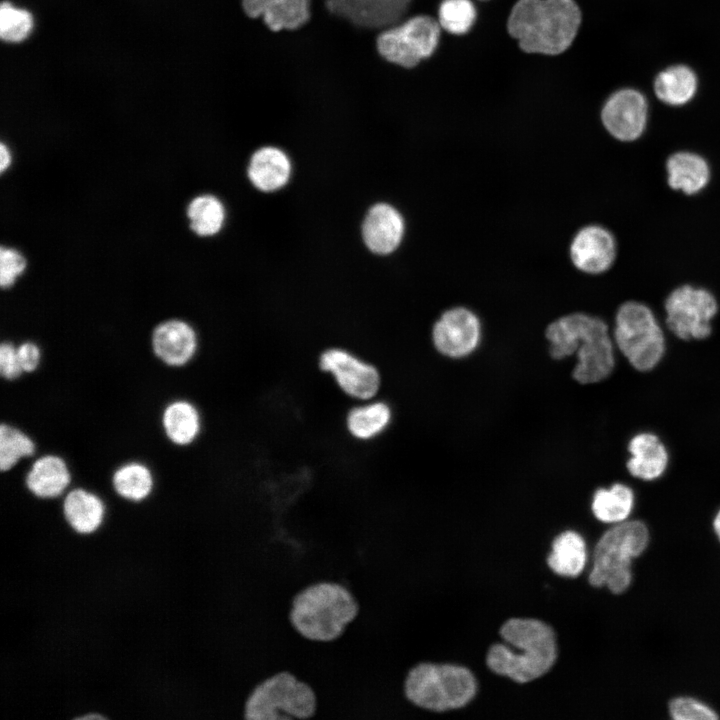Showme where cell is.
<instances>
[{
  "mask_svg": "<svg viewBox=\"0 0 720 720\" xmlns=\"http://www.w3.org/2000/svg\"><path fill=\"white\" fill-rule=\"evenodd\" d=\"M26 259L17 249L1 246L0 248V285L11 287L26 268Z\"/></svg>",
  "mask_w": 720,
  "mask_h": 720,
  "instance_id": "35",
  "label": "cell"
},
{
  "mask_svg": "<svg viewBox=\"0 0 720 720\" xmlns=\"http://www.w3.org/2000/svg\"><path fill=\"white\" fill-rule=\"evenodd\" d=\"M355 596L335 582L307 586L292 599L289 621L305 639L330 642L338 639L359 614Z\"/></svg>",
  "mask_w": 720,
  "mask_h": 720,
  "instance_id": "4",
  "label": "cell"
},
{
  "mask_svg": "<svg viewBox=\"0 0 720 720\" xmlns=\"http://www.w3.org/2000/svg\"><path fill=\"white\" fill-rule=\"evenodd\" d=\"M164 431L173 443L188 445L200 433L201 418L196 407L184 400L170 403L162 415Z\"/></svg>",
  "mask_w": 720,
  "mask_h": 720,
  "instance_id": "26",
  "label": "cell"
},
{
  "mask_svg": "<svg viewBox=\"0 0 720 720\" xmlns=\"http://www.w3.org/2000/svg\"><path fill=\"white\" fill-rule=\"evenodd\" d=\"M481 320L471 307L455 304L442 310L432 327V340L441 354L450 358L469 355L481 338Z\"/></svg>",
  "mask_w": 720,
  "mask_h": 720,
  "instance_id": "12",
  "label": "cell"
},
{
  "mask_svg": "<svg viewBox=\"0 0 720 720\" xmlns=\"http://www.w3.org/2000/svg\"><path fill=\"white\" fill-rule=\"evenodd\" d=\"M501 637L518 652L503 644L488 651V668L517 683H527L546 674L557 658L553 629L536 619L512 618L500 629Z\"/></svg>",
  "mask_w": 720,
  "mask_h": 720,
  "instance_id": "3",
  "label": "cell"
},
{
  "mask_svg": "<svg viewBox=\"0 0 720 720\" xmlns=\"http://www.w3.org/2000/svg\"><path fill=\"white\" fill-rule=\"evenodd\" d=\"M318 363L321 371L329 374L339 389L354 400H369L379 392L381 375L377 367L345 348L324 350Z\"/></svg>",
  "mask_w": 720,
  "mask_h": 720,
  "instance_id": "11",
  "label": "cell"
},
{
  "mask_svg": "<svg viewBox=\"0 0 720 720\" xmlns=\"http://www.w3.org/2000/svg\"><path fill=\"white\" fill-rule=\"evenodd\" d=\"M62 515L78 534L97 531L106 517V506L101 497L83 488L70 490L62 502Z\"/></svg>",
  "mask_w": 720,
  "mask_h": 720,
  "instance_id": "20",
  "label": "cell"
},
{
  "mask_svg": "<svg viewBox=\"0 0 720 720\" xmlns=\"http://www.w3.org/2000/svg\"><path fill=\"white\" fill-rule=\"evenodd\" d=\"M649 542V531L641 521H623L606 531L595 546L589 583L607 586L615 594L625 592L632 581V559Z\"/></svg>",
  "mask_w": 720,
  "mask_h": 720,
  "instance_id": "6",
  "label": "cell"
},
{
  "mask_svg": "<svg viewBox=\"0 0 720 720\" xmlns=\"http://www.w3.org/2000/svg\"><path fill=\"white\" fill-rule=\"evenodd\" d=\"M291 163L287 155L277 147L265 146L254 152L248 166L252 184L263 192L283 187L289 180Z\"/></svg>",
  "mask_w": 720,
  "mask_h": 720,
  "instance_id": "22",
  "label": "cell"
},
{
  "mask_svg": "<svg viewBox=\"0 0 720 720\" xmlns=\"http://www.w3.org/2000/svg\"><path fill=\"white\" fill-rule=\"evenodd\" d=\"M35 444L32 439L21 430L1 424L0 427V468L8 471L23 457L33 455Z\"/></svg>",
  "mask_w": 720,
  "mask_h": 720,
  "instance_id": "31",
  "label": "cell"
},
{
  "mask_svg": "<svg viewBox=\"0 0 720 720\" xmlns=\"http://www.w3.org/2000/svg\"><path fill=\"white\" fill-rule=\"evenodd\" d=\"M614 340L630 364L639 371L654 368L665 350L661 324L646 302H622L614 314Z\"/></svg>",
  "mask_w": 720,
  "mask_h": 720,
  "instance_id": "7",
  "label": "cell"
},
{
  "mask_svg": "<svg viewBox=\"0 0 720 720\" xmlns=\"http://www.w3.org/2000/svg\"><path fill=\"white\" fill-rule=\"evenodd\" d=\"M476 17V8L470 0H443L438 8L441 28L454 35L469 32Z\"/></svg>",
  "mask_w": 720,
  "mask_h": 720,
  "instance_id": "32",
  "label": "cell"
},
{
  "mask_svg": "<svg viewBox=\"0 0 720 720\" xmlns=\"http://www.w3.org/2000/svg\"><path fill=\"white\" fill-rule=\"evenodd\" d=\"M663 307L667 328L682 340L707 338L720 309L711 290L690 283L675 287L665 298Z\"/></svg>",
  "mask_w": 720,
  "mask_h": 720,
  "instance_id": "10",
  "label": "cell"
},
{
  "mask_svg": "<svg viewBox=\"0 0 720 720\" xmlns=\"http://www.w3.org/2000/svg\"><path fill=\"white\" fill-rule=\"evenodd\" d=\"M665 170L669 188L686 196H694L705 190L712 176L707 158L688 149L671 153L666 159Z\"/></svg>",
  "mask_w": 720,
  "mask_h": 720,
  "instance_id": "18",
  "label": "cell"
},
{
  "mask_svg": "<svg viewBox=\"0 0 720 720\" xmlns=\"http://www.w3.org/2000/svg\"><path fill=\"white\" fill-rule=\"evenodd\" d=\"M71 483V474L65 461L55 455L38 458L28 471L25 484L38 499L60 497Z\"/></svg>",
  "mask_w": 720,
  "mask_h": 720,
  "instance_id": "21",
  "label": "cell"
},
{
  "mask_svg": "<svg viewBox=\"0 0 720 720\" xmlns=\"http://www.w3.org/2000/svg\"><path fill=\"white\" fill-rule=\"evenodd\" d=\"M477 692V682L465 667L421 663L409 670L404 694L414 705L444 712L466 706Z\"/></svg>",
  "mask_w": 720,
  "mask_h": 720,
  "instance_id": "5",
  "label": "cell"
},
{
  "mask_svg": "<svg viewBox=\"0 0 720 720\" xmlns=\"http://www.w3.org/2000/svg\"><path fill=\"white\" fill-rule=\"evenodd\" d=\"M191 230L206 237L218 233L225 220V209L215 196L203 194L193 198L186 210Z\"/></svg>",
  "mask_w": 720,
  "mask_h": 720,
  "instance_id": "30",
  "label": "cell"
},
{
  "mask_svg": "<svg viewBox=\"0 0 720 720\" xmlns=\"http://www.w3.org/2000/svg\"><path fill=\"white\" fill-rule=\"evenodd\" d=\"M392 421L390 405L375 398L360 401L345 417L349 435L359 441H370L381 435Z\"/></svg>",
  "mask_w": 720,
  "mask_h": 720,
  "instance_id": "24",
  "label": "cell"
},
{
  "mask_svg": "<svg viewBox=\"0 0 720 720\" xmlns=\"http://www.w3.org/2000/svg\"><path fill=\"white\" fill-rule=\"evenodd\" d=\"M634 506L633 491L624 484L600 488L593 496L592 512L604 523H620L627 519Z\"/></svg>",
  "mask_w": 720,
  "mask_h": 720,
  "instance_id": "28",
  "label": "cell"
},
{
  "mask_svg": "<svg viewBox=\"0 0 720 720\" xmlns=\"http://www.w3.org/2000/svg\"><path fill=\"white\" fill-rule=\"evenodd\" d=\"M17 354L23 372L30 373L38 368L41 352L35 343L30 341L23 342L17 347Z\"/></svg>",
  "mask_w": 720,
  "mask_h": 720,
  "instance_id": "37",
  "label": "cell"
},
{
  "mask_svg": "<svg viewBox=\"0 0 720 720\" xmlns=\"http://www.w3.org/2000/svg\"><path fill=\"white\" fill-rule=\"evenodd\" d=\"M0 372L7 380H13L23 372L17 354V347L11 342H3L0 346Z\"/></svg>",
  "mask_w": 720,
  "mask_h": 720,
  "instance_id": "36",
  "label": "cell"
},
{
  "mask_svg": "<svg viewBox=\"0 0 720 720\" xmlns=\"http://www.w3.org/2000/svg\"><path fill=\"white\" fill-rule=\"evenodd\" d=\"M630 459L627 469L630 474L642 480H654L660 477L668 463V454L660 439L651 433H639L628 446Z\"/></svg>",
  "mask_w": 720,
  "mask_h": 720,
  "instance_id": "23",
  "label": "cell"
},
{
  "mask_svg": "<svg viewBox=\"0 0 720 720\" xmlns=\"http://www.w3.org/2000/svg\"><path fill=\"white\" fill-rule=\"evenodd\" d=\"M581 20L575 0H517L506 26L523 52L556 56L572 45Z\"/></svg>",
  "mask_w": 720,
  "mask_h": 720,
  "instance_id": "2",
  "label": "cell"
},
{
  "mask_svg": "<svg viewBox=\"0 0 720 720\" xmlns=\"http://www.w3.org/2000/svg\"><path fill=\"white\" fill-rule=\"evenodd\" d=\"M34 27L33 15L26 9L3 1L0 7V37L7 43L26 40Z\"/></svg>",
  "mask_w": 720,
  "mask_h": 720,
  "instance_id": "33",
  "label": "cell"
},
{
  "mask_svg": "<svg viewBox=\"0 0 720 720\" xmlns=\"http://www.w3.org/2000/svg\"><path fill=\"white\" fill-rule=\"evenodd\" d=\"M414 0H324L326 10L356 28L379 33L408 18Z\"/></svg>",
  "mask_w": 720,
  "mask_h": 720,
  "instance_id": "13",
  "label": "cell"
},
{
  "mask_svg": "<svg viewBox=\"0 0 720 720\" xmlns=\"http://www.w3.org/2000/svg\"><path fill=\"white\" fill-rule=\"evenodd\" d=\"M568 254L578 271L588 275L604 274L617 259V238L608 227L600 223H588L574 233Z\"/></svg>",
  "mask_w": 720,
  "mask_h": 720,
  "instance_id": "14",
  "label": "cell"
},
{
  "mask_svg": "<svg viewBox=\"0 0 720 720\" xmlns=\"http://www.w3.org/2000/svg\"><path fill=\"white\" fill-rule=\"evenodd\" d=\"M112 485L121 498L132 503H141L151 495L154 481L151 471L145 465L132 462L122 465L114 472Z\"/></svg>",
  "mask_w": 720,
  "mask_h": 720,
  "instance_id": "29",
  "label": "cell"
},
{
  "mask_svg": "<svg viewBox=\"0 0 720 720\" xmlns=\"http://www.w3.org/2000/svg\"><path fill=\"white\" fill-rule=\"evenodd\" d=\"M317 711L313 688L288 671L278 672L250 692L244 703L247 720L309 719Z\"/></svg>",
  "mask_w": 720,
  "mask_h": 720,
  "instance_id": "8",
  "label": "cell"
},
{
  "mask_svg": "<svg viewBox=\"0 0 720 720\" xmlns=\"http://www.w3.org/2000/svg\"><path fill=\"white\" fill-rule=\"evenodd\" d=\"M197 346L196 332L192 326L179 319L160 323L152 333L155 355L169 366L179 367L187 364L195 355Z\"/></svg>",
  "mask_w": 720,
  "mask_h": 720,
  "instance_id": "19",
  "label": "cell"
},
{
  "mask_svg": "<svg viewBox=\"0 0 720 720\" xmlns=\"http://www.w3.org/2000/svg\"><path fill=\"white\" fill-rule=\"evenodd\" d=\"M247 17L261 19L272 32L294 31L312 17V0H241Z\"/></svg>",
  "mask_w": 720,
  "mask_h": 720,
  "instance_id": "17",
  "label": "cell"
},
{
  "mask_svg": "<svg viewBox=\"0 0 720 720\" xmlns=\"http://www.w3.org/2000/svg\"><path fill=\"white\" fill-rule=\"evenodd\" d=\"M648 104L636 90L623 89L613 93L603 104L600 121L615 140L631 143L640 139L648 127Z\"/></svg>",
  "mask_w": 720,
  "mask_h": 720,
  "instance_id": "15",
  "label": "cell"
},
{
  "mask_svg": "<svg viewBox=\"0 0 720 720\" xmlns=\"http://www.w3.org/2000/svg\"><path fill=\"white\" fill-rule=\"evenodd\" d=\"M586 559V544L582 536L575 531H565L554 539L547 564L560 576L576 577L583 571Z\"/></svg>",
  "mask_w": 720,
  "mask_h": 720,
  "instance_id": "25",
  "label": "cell"
},
{
  "mask_svg": "<svg viewBox=\"0 0 720 720\" xmlns=\"http://www.w3.org/2000/svg\"><path fill=\"white\" fill-rule=\"evenodd\" d=\"M669 712L676 720H715L716 712L706 704L690 697H678L669 704Z\"/></svg>",
  "mask_w": 720,
  "mask_h": 720,
  "instance_id": "34",
  "label": "cell"
},
{
  "mask_svg": "<svg viewBox=\"0 0 720 720\" xmlns=\"http://www.w3.org/2000/svg\"><path fill=\"white\" fill-rule=\"evenodd\" d=\"M545 337L554 359L577 352L573 378L582 384L607 378L615 365L609 327L599 315L576 310L561 314L548 323Z\"/></svg>",
  "mask_w": 720,
  "mask_h": 720,
  "instance_id": "1",
  "label": "cell"
},
{
  "mask_svg": "<svg viewBox=\"0 0 720 720\" xmlns=\"http://www.w3.org/2000/svg\"><path fill=\"white\" fill-rule=\"evenodd\" d=\"M696 85L693 71L686 66L677 65L662 71L656 77L654 91L663 103L681 106L693 98Z\"/></svg>",
  "mask_w": 720,
  "mask_h": 720,
  "instance_id": "27",
  "label": "cell"
},
{
  "mask_svg": "<svg viewBox=\"0 0 720 720\" xmlns=\"http://www.w3.org/2000/svg\"><path fill=\"white\" fill-rule=\"evenodd\" d=\"M406 222L401 212L388 203L373 205L362 225L364 243L373 253L380 255L396 251L405 236Z\"/></svg>",
  "mask_w": 720,
  "mask_h": 720,
  "instance_id": "16",
  "label": "cell"
},
{
  "mask_svg": "<svg viewBox=\"0 0 720 720\" xmlns=\"http://www.w3.org/2000/svg\"><path fill=\"white\" fill-rule=\"evenodd\" d=\"M440 36L438 20L430 15L417 14L380 31L376 36V49L386 62L412 70L434 54Z\"/></svg>",
  "mask_w": 720,
  "mask_h": 720,
  "instance_id": "9",
  "label": "cell"
},
{
  "mask_svg": "<svg viewBox=\"0 0 720 720\" xmlns=\"http://www.w3.org/2000/svg\"><path fill=\"white\" fill-rule=\"evenodd\" d=\"M11 153L5 143L0 144V171L3 173L11 164Z\"/></svg>",
  "mask_w": 720,
  "mask_h": 720,
  "instance_id": "38",
  "label": "cell"
},
{
  "mask_svg": "<svg viewBox=\"0 0 720 720\" xmlns=\"http://www.w3.org/2000/svg\"><path fill=\"white\" fill-rule=\"evenodd\" d=\"M713 527L718 539L720 540V510L714 518Z\"/></svg>",
  "mask_w": 720,
  "mask_h": 720,
  "instance_id": "39",
  "label": "cell"
}]
</instances>
